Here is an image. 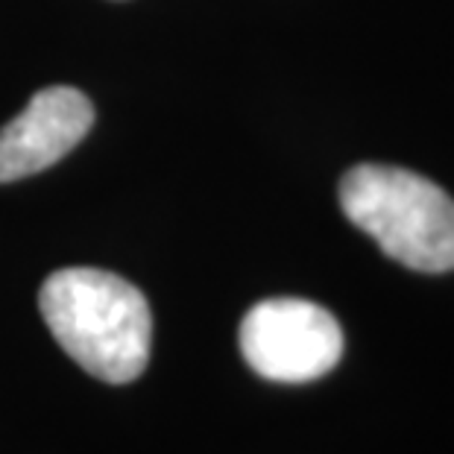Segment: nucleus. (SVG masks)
<instances>
[{
  "instance_id": "nucleus-1",
  "label": "nucleus",
  "mask_w": 454,
  "mask_h": 454,
  "mask_svg": "<svg viewBox=\"0 0 454 454\" xmlns=\"http://www.w3.org/2000/svg\"><path fill=\"white\" fill-rule=\"evenodd\" d=\"M38 308L56 343L94 379L129 384L147 370L153 317L127 278L94 267L56 270L44 278Z\"/></svg>"
},
{
  "instance_id": "nucleus-2",
  "label": "nucleus",
  "mask_w": 454,
  "mask_h": 454,
  "mask_svg": "<svg viewBox=\"0 0 454 454\" xmlns=\"http://www.w3.org/2000/svg\"><path fill=\"white\" fill-rule=\"evenodd\" d=\"M352 223L417 273L454 270V200L431 179L393 164H357L340 182Z\"/></svg>"
},
{
  "instance_id": "nucleus-3",
  "label": "nucleus",
  "mask_w": 454,
  "mask_h": 454,
  "mask_svg": "<svg viewBox=\"0 0 454 454\" xmlns=\"http://www.w3.org/2000/svg\"><path fill=\"white\" fill-rule=\"evenodd\" d=\"M244 361L267 381L305 384L332 372L343 355V332L332 314L308 299H264L238 332Z\"/></svg>"
},
{
  "instance_id": "nucleus-4",
  "label": "nucleus",
  "mask_w": 454,
  "mask_h": 454,
  "mask_svg": "<svg viewBox=\"0 0 454 454\" xmlns=\"http://www.w3.org/2000/svg\"><path fill=\"white\" fill-rule=\"evenodd\" d=\"M94 127V106L80 89L51 85L0 129V182L53 168Z\"/></svg>"
}]
</instances>
